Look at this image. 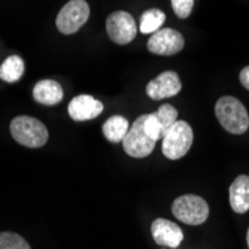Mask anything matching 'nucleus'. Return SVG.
<instances>
[{"instance_id": "1", "label": "nucleus", "mask_w": 249, "mask_h": 249, "mask_svg": "<svg viewBox=\"0 0 249 249\" xmlns=\"http://www.w3.org/2000/svg\"><path fill=\"white\" fill-rule=\"evenodd\" d=\"M215 115L222 128L231 134H243L249 128V114L236 97H221L215 105Z\"/></svg>"}, {"instance_id": "2", "label": "nucleus", "mask_w": 249, "mask_h": 249, "mask_svg": "<svg viewBox=\"0 0 249 249\" xmlns=\"http://www.w3.org/2000/svg\"><path fill=\"white\" fill-rule=\"evenodd\" d=\"M12 138L22 146L40 148L48 142V130L39 120L27 115H19L11 121Z\"/></svg>"}, {"instance_id": "3", "label": "nucleus", "mask_w": 249, "mask_h": 249, "mask_svg": "<svg viewBox=\"0 0 249 249\" xmlns=\"http://www.w3.org/2000/svg\"><path fill=\"white\" fill-rule=\"evenodd\" d=\"M172 212L178 221L190 225H200L209 218V206L206 200L196 194L178 197L172 205Z\"/></svg>"}, {"instance_id": "4", "label": "nucleus", "mask_w": 249, "mask_h": 249, "mask_svg": "<svg viewBox=\"0 0 249 249\" xmlns=\"http://www.w3.org/2000/svg\"><path fill=\"white\" fill-rule=\"evenodd\" d=\"M193 139L194 134L191 125L178 120L163 138V154L169 160H179L190 151Z\"/></svg>"}, {"instance_id": "5", "label": "nucleus", "mask_w": 249, "mask_h": 249, "mask_svg": "<svg viewBox=\"0 0 249 249\" xmlns=\"http://www.w3.org/2000/svg\"><path fill=\"white\" fill-rule=\"evenodd\" d=\"M89 17V6L85 0H71L67 2L55 18V26L63 35L76 33Z\"/></svg>"}, {"instance_id": "6", "label": "nucleus", "mask_w": 249, "mask_h": 249, "mask_svg": "<svg viewBox=\"0 0 249 249\" xmlns=\"http://www.w3.org/2000/svg\"><path fill=\"white\" fill-rule=\"evenodd\" d=\"M123 146L124 151L133 158H145L154 151L155 141L151 139L145 131V115L138 117L131 124L123 141Z\"/></svg>"}, {"instance_id": "7", "label": "nucleus", "mask_w": 249, "mask_h": 249, "mask_svg": "<svg viewBox=\"0 0 249 249\" xmlns=\"http://www.w3.org/2000/svg\"><path fill=\"white\" fill-rule=\"evenodd\" d=\"M106 32L112 42L127 45L138 35V26H136L131 14L125 11H117L106 18Z\"/></svg>"}, {"instance_id": "8", "label": "nucleus", "mask_w": 249, "mask_h": 249, "mask_svg": "<svg viewBox=\"0 0 249 249\" xmlns=\"http://www.w3.org/2000/svg\"><path fill=\"white\" fill-rule=\"evenodd\" d=\"M184 36L175 29H160L148 40V51L157 55H173L184 50Z\"/></svg>"}, {"instance_id": "9", "label": "nucleus", "mask_w": 249, "mask_h": 249, "mask_svg": "<svg viewBox=\"0 0 249 249\" xmlns=\"http://www.w3.org/2000/svg\"><path fill=\"white\" fill-rule=\"evenodd\" d=\"M180 88H182V84H180L178 73L167 71L148 82L146 94L152 100H163L176 96Z\"/></svg>"}, {"instance_id": "10", "label": "nucleus", "mask_w": 249, "mask_h": 249, "mask_svg": "<svg viewBox=\"0 0 249 249\" xmlns=\"http://www.w3.org/2000/svg\"><path fill=\"white\" fill-rule=\"evenodd\" d=\"M151 233L157 245L167 248H178L184 240V233L179 225L164 218H157L152 222Z\"/></svg>"}, {"instance_id": "11", "label": "nucleus", "mask_w": 249, "mask_h": 249, "mask_svg": "<svg viewBox=\"0 0 249 249\" xmlns=\"http://www.w3.org/2000/svg\"><path fill=\"white\" fill-rule=\"evenodd\" d=\"M67 110H69V115L73 121H88L97 118L102 112H103V103L91 96H78L75 97L69 106H67Z\"/></svg>"}, {"instance_id": "12", "label": "nucleus", "mask_w": 249, "mask_h": 249, "mask_svg": "<svg viewBox=\"0 0 249 249\" xmlns=\"http://www.w3.org/2000/svg\"><path fill=\"white\" fill-rule=\"evenodd\" d=\"M230 206L236 213L249 211V176L240 175L230 185Z\"/></svg>"}, {"instance_id": "13", "label": "nucleus", "mask_w": 249, "mask_h": 249, "mask_svg": "<svg viewBox=\"0 0 249 249\" xmlns=\"http://www.w3.org/2000/svg\"><path fill=\"white\" fill-rule=\"evenodd\" d=\"M33 99L37 103L54 106L63 100V88L54 79H42L33 88Z\"/></svg>"}, {"instance_id": "14", "label": "nucleus", "mask_w": 249, "mask_h": 249, "mask_svg": "<svg viewBox=\"0 0 249 249\" xmlns=\"http://www.w3.org/2000/svg\"><path fill=\"white\" fill-rule=\"evenodd\" d=\"M128 128H130V124L127 118L121 115H114L109 120H106V123L103 124V134L109 142L118 143L124 141Z\"/></svg>"}, {"instance_id": "15", "label": "nucleus", "mask_w": 249, "mask_h": 249, "mask_svg": "<svg viewBox=\"0 0 249 249\" xmlns=\"http://www.w3.org/2000/svg\"><path fill=\"white\" fill-rule=\"evenodd\" d=\"M24 61L19 55H9L0 66V79L5 82H17L24 75Z\"/></svg>"}, {"instance_id": "16", "label": "nucleus", "mask_w": 249, "mask_h": 249, "mask_svg": "<svg viewBox=\"0 0 249 249\" xmlns=\"http://www.w3.org/2000/svg\"><path fill=\"white\" fill-rule=\"evenodd\" d=\"M166 19V14L161 9H148L141 17V32L143 35H152L161 29L163 22Z\"/></svg>"}, {"instance_id": "17", "label": "nucleus", "mask_w": 249, "mask_h": 249, "mask_svg": "<svg viewBox=\"0 0 249 249\" xmlns=\"http://www.w3.org/2000/svg\"><path fill=\"white\" fill-rule=\"evenodd\" d=\"M157 120H158V124L161 127V134L163 138L166 136V133L175 125V123L178 121V110L172 106V105H161L158 107L157 112H154Z\"/></svg>"}, {"instance_id": "18", "label": "nucleus", "mask_w": 249, "mask_h": 249, "mask_svg": "<svg viewBox=\"0 0 249 249\" xmlns=\"http://www.w3.org/2000/svg\"><path fill=\"white\" fill-rule=\"evenodd\" d=\"M0 249H32L30 245L17 233H0Z\"/></svg>"}, {"instance_id": "19", "label": "nucleus", "mask_w": 249, "mask_h": 249, "mask_svg": "<svg viewBox=\"0 0 249 249\" xmlns=\"http://www.w3.org/2000/svg\"><path fill=\"white\" fill-rule=\"evenodd\" d=\"M145 131L149 136L151 139H154L155 142L158 139H163L161 134V127L158 124V120L155 117V114H145Z\"/></svg>"}, {"instance_id": "20", "label": "nucleus", "mask_w": 249, "mask_h": 249, "mask_svg": "<svg viewBox=\"0 0 249 249\" xmlns=\"http://www.w3.org/2000/svg\"><path fill=\"white\" fill-rule=\"evenodd\" d=\"M173 12L178 15V18H188L193 12L194 0H170Z\"/></svg>"}, {"instance_id": "21", "label": "nucleus", "mask_w": 249, "mask_h": 249, "mask_svg": "<svg viewBox=\"0 0 249 249\" xmlns=\"http://www.w3.org/2000/svg\"><path fill=\"white\" fill-rule=\"evenodd\" d=\"M239 79H240V84H242L246 89H249V66L243 67L242 72H240V75H239Z\"/></svg>"}, {"instance_id": "22", "label": "nucleus", "mask_w": 249, "mask_h": 249, "mask_svg": "<svg viewBox=\"0 0 249 249\" xmlns=\"http://www.w3.org/2000/svg\"><path fill=\"white\" fill-rule=\"evenodd\" d=\"M246 243H248V248H249V229H248V233H246Z\"/></svg>"}]
</instances>
